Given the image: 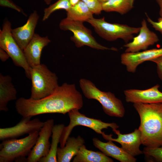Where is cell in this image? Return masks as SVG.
<instances>
[{"label": "cell", "instance_id": "32", "mask_svg": "<svg viewBox=\"0 0 162 162\" xmlns=\"http://www.w3.org/2000/svg\"><path fill=\"white\" fill-rule=\"evenodd\" d=\"M159 8V14L160 17H162V0H156Z\"/></svg>", "mask_w": 162, "mask_h": 162}, {"label": "cell", "instance_id": "1", "mask_svg": "<svg viewBox=\"0 0 162 162\" xmlns=\"http://www.w3.org/2000/svg\"><path fill=\"white\" fill-rule=\"evenodd\" d=\"M83 106L82 94L75 84L64 83L52 94L39 99L20 98L16 100L15 106L17 113L26 117L46 113L64 115L73 109H80Z\"/></svg>", "mask_w": 162, "mask_h": 162}, {"label": "cell", "instance_id": "12", "mask_svg": "<svg viewBox=\"0 0 162 162\" xmlns=\"http://www.w3.org/2000/svg\"><path fill=\"white\" fill-rule=\"evenodd\" d=\"M112 130L117 135V138H113L111 134H106L103 132L101 135L107 141L111 140L120 143L121 145V148L133 157L143 153L142 151L140 148L142 143L141 133L139 129H136L131 133L124 134H121L117 129Z\"/></svg>", "mask_w": 162, "mask_h": 162}, {"label": "cell", "instance_id": "16", "mask_svg": "<svg viewBox=\"0 0 162 162\" xmlns=\"http://www.w3.org/2000/svg\"><path fill=\"white\" fill-rule=\"evenodd\" d=\"M39 16L36 10L29 15L26 22L23 26L11 29L12 35L18 46L23 50L31 40L34 34V31Z\"/></svg>", "mask_w": 162, "mask_h": 162}, {"label": "cell", "instance_id": "20", "mask_svg": "<svg viewBox=\"0 0 162 162\" xmlns=\"http://www.w3.org/2000/svg\"><path fill=\"white\" fill-rule=\"evenodd\" d=\"M9 75L0 74V111L7 112L8 103L16 99L17 91Z\"/></svg>", "mask_w": 162, "mask_h": 162}, {"label": "cell", "instance_id": "2", "mask_svg": "<svg viewBox=\"0 0 162 162\" xmlns=\"http://www.w3.org/2000/svg\"><path fill=\"white\" fill-rule=\"evenodd\" d=\"M138 113L142 144L149 148L162 146V103H135Z\"/></svg>", "mask_w": 162, "mask_h": 162}, {"label": "cell", "instance_id": "15", "mask_svg": "<svg viewBox=\"0 0 162 162\" xmlns=\"http://www.w3.org/2000/svg\"><path fill=\"white\" fill-rule=\"evenodd\" d=\"M162 56V48L146 50L135 52H126L121 56V63L129 72L134 73L138 66L146 61Z\"/></svg>", "mask_w": 162, "mask_h": 162}, {"label": "cell", "instance_id": "27", "mask_svg": "<svg viewBox=\"0 0 162 162\" xmlns=\"http://www.w3.org/2000/svg\"><path fill=\"white\" fill-rule=\"evenodd\" d=\"M93 14L99 15L102 10V4L98 0H81Z\"/></svg>", "mask_w": 162, "mask_h": 162}, {"label": "cell", "instance_id": "34", "mask_svg": "<svg viewBox=\"0 0 162 162\" xmlns=\"http://www.w3.org/2000/svg\"><path fill=\"white\" fill-rule=\"evenodd\" d=\"M52 0H44V2L47 5L50 4Z\"/></svg>", "mask_w": 162, "mask_h": 162}, {"label": "cell", "instance_id": "22", "mask_svg": "<svg viewBox=\"0 0 162 162\" xmlns=\"http://www.w3.org/2000/svg\"><path fill=\"white\" fill-rule=\"evenodd\" d=\"M66 12V18L74 21L83 22H87L93 17V14L82 1L76 5L71 6Z\"/></svg>", "mask_w": 162, "mask_h": 162}, {"label": "cell", "instance_id": "28", "mask_svg": "<svg viewBox=\"0 0 162 162\" xmlns=\"http://www.w3.org/2000/svg\"><path fill=\"white\" fill-rule=\"evenodd\" d=\"M0 5L2 7L12 8L26 16L22 9L11 0H0Z\"/></svg>", "mask_w": 162, "mask_h": 162}, {"label": "cell", "instance_id": "31", "mask_svg": "<svg viewBox=\"0 0 162 162\" xmlns=\"http://www.w3.org/2000/svg\"><path fill=\"white\" fill-rule=\"evenodd\" d=\"M9 57V55L3 49L0 47V59L2 62H5Z\"/></svg>", "mask_w": 162, "mask_h": 162}, {"label": "cell", "instance_id": "17", "mask_svg": "<svg viewBox=\"0 0 162 162\" xmlns=\"http://www.w3.org/2000/svg\"><path fill=\"white\" fill-rule=\"evenodd\" d=\"M50 42L47 36L42 37L38 34H34L32 39L23 50L25 58L30 67L40 64V57L43 49Z\"/></svg>", "mask_w": 162, "mask_h": 162}, {"label": "cell", "instance_id": "18", "mask_svg": "<svg viewBox=\"0 0 162 162\" xmlns=\"http://www.w3.org/2000/svg\"><path fill=\"white\" fill-rule=\"evenodd\" d=\"M94 146L108 156H110L121 162H135L136 159L116 146L111 140L103 142L96 138L92 139Z\"/></svg>", "mask_w": 162, "mask_h": 162}, {"label": "cell", "instance_id": "9", "mask_svg": "<svg viewBox=\"0 0 162 162\" xmlns=\"http://www.w3.org/2000/svg\"><path fill=\"white\" fill-rule=\"evenodd\" d=\"M11 24L8 20L0 30V47L4 50L12 59L14 64L24 69L26 76L30 79V67L25 58L23 50L18 46L11 33Z\"/></svg>", "mask_w": 162, "mask_h": 162}, {"label": "cell", "instance_id": "21", "mask_svg": "<svg viewBox=\"0 0 162 162\" xmlns=\"http://www.w3.org/2000/svg\"><path fill=\"white\" fill-rule=\"evenodd\" d=\"M73 162H113V160L102 152L87 149L84 144L74 157Z\"/></svg>", "mask_w": 162, "mask_h": 162}, {"label": "cell", "instance_id": "3", "mask_svg": "<svg viewBox=\"0 0 162 162\" xmlns=\"http://www.w3.org/2000/svg\"><path fill=\"white\" fill-rule=\"evenodd\" d=\"M80 86L85 96L88 99L98 101L101 105L104 112L108 115L122 118L125 114V109L121 100L110 92H103L97 88L91 81L81 79Z\"/></svg>", "mask_w": 162, "mask_h": 162}, {"label": "cell", "instance_id": "19", "mask_svg": "<svg viewBox=\"0 0 162 162\" xmlns=\"http://www.w3.org/2000/svg\"><path fill=\"white\" fill-rule=\"evenodd\" d=\"M83 138L78 136L76 138L69 136L65 146L58 148L57 160L58 162H70L75 156L80 148L85 143Z\"/></svg>", "mask_w": 162, "mask_h": 162}, {"label": "cell", "instance_id": "8", "mask_svg": "<svg viewBox=\"0 0 162 162\" xmlns=\"http://www.w3.org/2000/svg\"><path fill=\"white\" fill-rule=\"evenodd\" d=\"M59 27L62 30L70 31L73 33V35L70 37V40L77 47L86 46L98 50H118L116 48H108L98 43L92 35L91 31L84 26L83 22L65 18L61 20Z\"/></svg>", "mask_w": 162, "mask_h": 162}, {"label": "cell", "instance_id": "26", "mask_svg": "<svg viewBox=\"0 0 162 162\" xmlns=\"http://www.w3.org/2000/svg\"><path fill=\"white\" fill-rule=\"evenodd\" d=\"M143 153L149 161L162 162V146L155 148L145 147Z\"/></svg>", "mask_w": 162, "mask_h": 162}, {"label": "cell", "instance_id": "35", "mask_svg": "<svg viewBox=\"0 0 162 162\" xmlns=\"http://www.w3.org/2000/svg\"><path fill=\"white\" fill-rule=\"evenodd\" d=\"M98 1L102 4L103 3H105L109 0H98Z\"/></svg>", "mask_w": 162, "mask_h": 162}, {"label": "cell", "instance_id": "11", "mask_svg": "<svg viewBox=\"0 0 162 162\" xmlns=\"http://www.w3.org/2000/svg\"><path fill=\"white\" fill-rule=\"evenodd\" d=\"M54 125L53 119H49L45 122L44 125L39 132L35 144L28 156L27 162H39L41 158L48 154L51 146L49 139Z\"/></svg>", "mask_w": 162, "mask_h": 162}, {"label": "cell", "instance_id": "25", "mask_svg": "<svg viewBox=\"0 0 162 162\" xmlns=\"http://www.w3.org/2000/svg\"><path fill=\"white\" fill-rule=\"evenodd\" d=\"M71 6L69 0H58L44 9L42 21L47 19L51 14L55 11L64 9L67 11Z\"/></svg>", "mask_w": 162, "mask_h": 162}, {"label": "cell", "instance_id": "10", "mask_svg": "<svg viewBox=\"0 0 162 162\" xmlns=\"http://www.w3.org/2000/svg\"><path fill=\"white\" fill-rule=\"evenodd\" d=\"M32 116L22 117L16 124L13 127L0 129V140L16 139L25 134H29L39 131L45 122L36 118L31 120Z\"/></svg>", "mask_w": 162, "mask_h": 162}, {"label": "cell", "instance_id": "24", "mask_svg": "<svg viewBox=\"0 0 162 162\" xmlns=\"http://www.w3.org/2000/svg\"><path fill=\"white\" fill-rule=\"evenodd\" d=\"M134 2V0H109L102 4V10L124 15L132 9Z\"/></svg>", "mask_w": 162, "mask_h": 162}, {"label": "cell", "instance_id": "23", "mask_svg": "<svg viewBox=\"0 0 162 162\" xmlns=\"http://www.w3.org/2000/svg\"><path fill=\"white\" fill-rule=\"evenodd\" d=\"M63 124L54 125L52 131V142L48 154L46 157L41 158L39 162H57L58 145L60 140L64 128Z\"/></svg>", "mask_w": 162, "mask_h": 162}, {"label": "cell", "instance_id": "30", "mask_svg": "<svg viewBox=\"0 0 162 162\" xmlns=\"http://www.w3.org/2000/svg\"><path fill=\"white\" fill-rule=\"evenodd\" d=\"M151 61L157 64L158 74L160 79L162 81V56L153 59Z\"/></svg>", "mask_w": 162, "mask_h": 162}, {"label": "cell", "instance_id": "29", "mask_svg": "<svg viewBox=\"0 0 162 162\" xmlns=\"http://www.w3.org/2000/svg\"><path fill=\"white\" fill-rule=\"evenodd\" d=\"M145 14L147 17L148 22L156 30L162 34V17H159L158 19V21L155 22L146 13H145Z\"/></svg>", "mask_w": 162, "mask_h": 162}, {"label": "cell", "instance_id": "13", "mask_svg": "<svg viewBox=\"0 0 162 162\" xmlns=\"http://www.w3.org/2000/svg\"><path fill=\"white\" fill-rule=\"evenodd\" d=\"M139 34L133 38L131 42L124 45L126 48L125 52H135L146 50L148 47L159 40L157 34L150 30L147 26L146 20L143 19Z\"/></svg>", "mask_w": 162, "mask_h": 162}, {"label": "cell", "instance_id": "33", "mask_svg": "<svg viewBox=\"0 0 162 162\" xmlns=\"http://www.w3.org/2000/svg\"><path fill=\"white\" fill-rule=\"evenodd\" d=\"M81 1V0H69L71 6L76 5Z\"/></svg>", "mask_w": 162, "mask_h": 162}, {"label": "cell", "instance_id": "4", "mask_svg": "<svg viewBox=\"0 0 162 162\" xmlns=\"http://www.w3.org/2000/svg\"><path fill=\"white\" fill-rule=\"evenodd\" d=\"M32 81L30 98L39 99L52 93L58 86V77L44 64L30 67Z\"/></svg>", "mask_w": 162, "mask_h": 162}, {"label": "cell", "instance_id": "7", "mask_svg": "<svg viewBox=\"0 0 162 162\" xmlns=\"http://www.w3.org/2000/svg\"><path fill=\"white\" fill-rule=\"evenodd\" d=\"M79 110L74 109L68 112L70 121L69 124L64 127L62 133L60 141L61 148L65 146L73 129L76 126L81 125L89 128L97 133L100 134H102V130L104 129L110 127L113 130L119 128V126L115 123H106L100 120L87 117L80 112Z\"/></svg>", "mask_w": 162, "mask_h": 162}, {"label": "cell", "instance_id": "6", "mask_svg": "<svg viewBox=\"0 0 162 162\" xmlns=\"http://www.w3.org/2000/svg\"><path fill=\"white\" fill-rule=\"evenodd\" d=\"M39 132L35 131L22 139L3 140L0 144V162H11L28 156L35 144Z\"/></svg>", "mask_w": 162, "mask_h": 162}, {"label": "cell", "instance_id": "5", "mask_svg": "<svg viewBox=\"0 0 162 162\" xmlns=\"http://www.w3.org/2000/svg\"><path fill=\"white\" fill-rule=\"evenodd\" d=\"M87 22L91 24L100 37L108 41L121 39L128 43L133 39L134 34L139 33L140 29V27L109 22L106 21L104 17L97 19L93 17Z\"/></svg>", "mask_w": 162, "mask_h": 162}, {"label": "cell", "instance_id": "14", "mask_svg": "<svg viewBox=\"0 0 162 162\" xmlns=\"http://www.w3.org/2000/svg\"><path fill=\"white\" fill-rule=\"evenodd\" d=\"M157 84L145 90L131 89L124 91L126 101L134 104H152L162 103V92Z\"/></svg>", "mask_w": 162, "mask_h": 162}]
</instances>
